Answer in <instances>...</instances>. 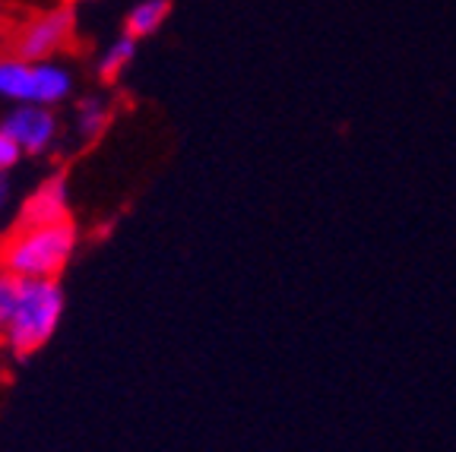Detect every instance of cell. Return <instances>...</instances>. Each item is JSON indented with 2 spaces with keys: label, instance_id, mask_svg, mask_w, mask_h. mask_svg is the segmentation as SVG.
<instances>
[{
  "label": "cell",
  "instance_id": "cell-1",
  "mask_svg": "<svg viewBox=\"0 0 456 452\" xmlns=\"http://www.w3.org/2000/svg\"><path fill=\"white\" fill-rule=\"evenodd\" d=\"M64 311L67 297L57 278H22L13 317L0 329V348H7L20 360L32 358L54 339L57 326L64 319Z\"/></svg>",
  "mask_w": 456,
  "mask_h": 452
},
{
  "label": "cell",
  "instance_id": "cell-2",
  "mask_svg": "<svg viewBox=\"0 0 456 452\" xmlns=\"http://www.w3.org/2000/svg\"><path fill=\"white\" fill-rule=\"evenodd\" d=\"M77 247L79 231L70 219L13 228V234L0 247V269L20 278H61Z\"/></svg>",
  "mask_w": 456,
  "mask_h": 452
},
{
  "label": "cell",
  "instance_id": "cell-3",
  "mask_svg": "<svg viewBox=\"0 0 456 452\" xmlns=\"http://www.w3.org/2000/svg\"><path fill=\"white\" fill-rule=\"evenodd\" d=\"M73 73L57 61H26L20 54L0 57V101L57 108L73 95Z\"/></svg>",
  "mask_w": 456,
  "mask_h": 452
},
{
  "label": "cell",
  "instance_id": "cell-4",
  "mask_svg": "<svg viewBox=\"0 0 456 452\" xmlns=\"http://www.w3.org/2000/svg\"><path fill=\"white\" fill-rule=\"evenodd\" d=\"M73 38H77V10L73 4H61L26 22V28L16 38L13 54L26 61H54V54L70 48Z\"/></svg>",
  "mask_w": 456,
  "mask_h": 452
},
{
  "label": "cell",
  "instance_id": "cell-5",
  "mask_svg": "<svg viewBox=\"0 0 456 452\" xmlns=\"http://www.w3.org/2000/svg\"><path fill=\"white\" fill-rule=\"evenodd\" d=\"M0 130L20 146L22 156H45L61 140V120L54 108L45 105H13L0 117Z\"/></svg>",
  "mask_w": 456,
  "mask_h": 452
},
{
  "label": "cell",
  "instance_id": "cell-6",
  "mask_svg": "<svg viewBox=\"0 0 456 452\" xmlns=\"http://www.w3.org/2000/svg\"><path fill=\"white\" fill-rule=\"evenodd\" d=\"M64 219H70V187H67L64 174H51L22 199L20 213H16V228L51 225V222Z\"/></svg>",
  "mask_w": 456,
  "mask_h": 452
},
{
  "label": "cell",
  "instance_id": "cell-7",
  "mask_svg": "<svg viewBox=\"0 0 456 452\" xmlns=\"http://www.w3.org/2000/svg\"><path fill=\"white\" fill-rule=\"evenodd\" d=\"M111 99H105V95H83L77 101V111H73V130H77V136L83 142H95L111 127Z\"/></svg>",
  "mask_w": 456,
  "mask_h": 452
},
{
  "label": "cell",
  "instance_id": "cell-8",
  "mask_svg": "<svg viewBox=\"0 0 456 452\" xmlns=\"http://www.w3.org/2000/svg\"><path fill=\"white\" fill-rule=\"evenodd\" d=\"M136 51H140V42L130 36H118L105 51H102L99 64H95V77L102 79V85H114L124 73L130 70V64L136 61Z\"/></svg>",
  "mask_w": 456,
  "mask_h": 452
},
{
  "label": "cell",
  "instance_id": "cell-9",
  "mask_svg": "<svg viewBox=\"0 0 456 452\" xmlns=\"http://www.w3.org/2000/svg\"><path fill=\"white\" fill-rule=\"evenodd\" d=\"M168 16H171V0H140L127 13V20H124V36L136 38V42L152 38L165 26Z\"/></svg>",
  "mask_w": 456,
  "mask_h": 452
},
{
  "label": "cell",
  "instance_id": "cell-10",
  "mask_svg": "<svg viewBox=\"0 0 456 452\" xmlns=\"http://www.w3.org/2000/svg\"><path fill=\"white\" fill-rule=\"evenodd\" d=\"M20 291H22V278L13 276V272H7V269H0V329H4L7 319L13 317Z\"/></svg>",
  "mask_w": 456,
  "mask_h": 452
},
{
  "label": "cell",
  "instance_id": "cell-11",
  "mask_svg": "<svg viewBox=\"0 0 456 452\" xmlns=\"http://www.w3.org/2000/svg\"><path fill=\"white\" fill-rule=\"evenodd\" d=\"M20 158H22L20 146L0 130V171H13L16 165H20Z\"/></svg>",
  "mask_w": 456,
  "mask_h": 452
},
{
  "label": "cell",
  "instance_id": "cell-12",
  "mask_svg": "<svg viewBox=\"0 0 456 452\" xmlns=\"http://www.w3.org/2000/svg\"><path fill=\"white\" fill-rule=\"evenodd\" d=\"M10 209H13V181L10 171H0V222L7 219Z\"/></svg>",
  "mask_w": 456,
  "mask_h": 452
},
{
  "label": "cell",
  "instance_id": "cell-13",
  "mask_svg": "<svg viewBox=\"0 0 456 452\" xmlns=\"http://www.w3.org/2000/svg\"><path fill=\"white\" fill-rule=\"evenodd\" d=\"M64 4H89V0H64Z\"/></svg>",
  "mask_w": 456,
  "mask_h": 452
}]
</instances>
